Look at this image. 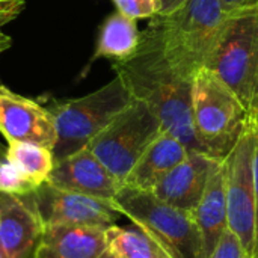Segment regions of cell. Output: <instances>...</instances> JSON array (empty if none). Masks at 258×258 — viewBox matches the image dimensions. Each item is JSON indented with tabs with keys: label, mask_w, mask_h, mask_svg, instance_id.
I'll return each mask as SVG.
<instances>
[{
	"label": "cell",
	"mask_w": 258,
	"mask_h": 258,
	"mask_svg": "<svg viewBox=\"0 0 258 258\" xmlns=\"http://www.w3.org/2000/svg\"><path fill=\"white\" fill-rule=\"evenodd\" d=\"M113 70L132 97L156 113L163 132L178 139L190 153L206 154L194 125L192 79L180 76L171 67L151 23L141 33L138 50L130 57L113 62Z\"/></svg>",
	"instance_id": "cell-1"
},
{
	"label": "cell",
	"mask_w": 258,
	"mask_h": 258,
	"mask_svg": "<svg viewBox=\"0 0 258 258\" xmlns=\"http://www.w3.org/2000/svg\"><path fill=\"white\" fill-rule=\"evenodd\" d=\"M227 20L219 0H187L168 15L153 17L151 24L171 67L194 80L206 67Z\"/></svg>",
	"instance_id": "cell-2"
},
{
	"label": "cell",
	"mask_w": 258,
	"mask_h": 258,
	"mask_svg": "<svg viewBox=\"0 0 258 258\" xmlns=\"http://www.w3.org/2000/svg\"><path fill=\"white\" fill-rule=\"evenodd\" d=\"M192 115L206 154L224 160L242 136L249 110L210 70H200L192 80Z\"/></svg>",
	"instance_id": "cell-3"
},
{
	"label": "cell",
	"mask_w": 258,
	"mask_h": 258,
	"mask_svg": "<svg viewBox=\"0 0 258 258\" xmlns=\"http://www.w3.org/2000/svg\"><path fill=\"white\" fill-rule=\"evenodd\" d=\"M132 101L130 91L116 76L107 85L85 97L59 101L48 107L57 133L51 150L54 163L86 148Z\"/></svg>",
	"instance_id": "cell-4"
},
{
	"label": "cell",
	"mask_w": 258,
	"mask_h": 258,
	"mask_svg": "<svg viewBox=\"0 0 258 258\" xmlns=\"http://www.w3.org/2000/svg\"><path fill=\"white\" fill-rule=\"evenodd\" d=\"M112 203L136 227L156 237L174 258H206L194 213L159 200L151 190L122 186Z\"/></svg>",
	"instance_id": "cell-5"
},
{
	"label": "cell",
	"mask_w": 258,
	"mask_h": 258,
	"mask_svg": "<svg viewBox=\"0 0 258 258\" xmlns=\"http://www.w3.org/2000/svg\"><path fill=\"white\" fill-rule=\"evenodd\" d=\"M162 132L156 113L144 101L133 98L88 148L124 184L128 172Z\"/></svg>",
	"instance_id": "cell-6"
},
{
	"label": "cell",
	"mask_w": 258,
	"mask_h": 258,
	"mask_svg": "<svg viewBox=\"0 0 258 258\" xmlns=\"http://www.w3.org/2000/svg\"><path fill=\"white\" fill-rule=\"evenodd\" d=\"M204 68L251 109L258 82V12L228 17Z\"/></svg>",
	"instance_id": "cell-7"
},
{
	"label": "cell",
	"mask_w": 258,
	"mask_h": 258,
	"mask_svg": "<svg viewBox=\"0 0 258 258\" xmlns=\"http://www.w3.org/2000/svg\"><path fill=\"white\" fill-rule=\"evenodd\" d=\"M258 121L249 115L248 124L234 148L224 159L227 180L228 228L239 237L248 257L255 251V181L254 156Z\"/></svg>",
	"instance_id": "cell-8"
},
{
	"label": "cell",
	"mask_w": 258,
	"mask_h": 258,
	"mask_svg": "<svg viewBox=\"0 0 258 258\" xmlns=\"http://www.w3.org/2000/svg\"><path fill=\"white\" fill-rule=\"evenodd\" d=\"M42 225H83L110 228L122 216L112 200L57 189L47 181L30 194Z\"/></svg>",
	"instance_id": "cell-9"
},
{
	"label": "cell",
	"mask_w": 258,
	"mask_h": 258,
	"mask_svg": "<svg viewBox=\"0 0 258 258\" xmlns=\"http://www.w3.org/2000/svg\"><path fill=\"white\" fill-rule=\"evenodd\" d=\"M0 132L8 142H30L53 150L57 133L48 109L0 86Z\"/></svg>",
	"instance_id": "cell-10"
},
{
	"label": "cell",
	"mask_w": 258,
	"mask_h": 258,
	"mask_svg": "<svg viewBox=\"0 0 258 258\" xmlns=\"http://www.w3.org/2000/svg\"><path fill=\"white\" fill-rule=\"evenodd\" d=\"M47 183L57 189L103 200H113L124 186L88 147L56 162Z\"/></svg>",
	"instance_id": "cell-11"
},
{
	"label": "cell",
	"mask_w": 258,
	"mask_h": 258,
	"mask_svg": "<svg viewBox=\"0 0 258 258\" xmlns=\"http://www.w3.org/2000/svg\"><path fill=\"white\" fill-rule=\"evenodd\" d=\"M44 225L30 195L0 192V252L3 258H33Z\"/></svg>",
	"instance_id": "cell-12"
},
{
	"label": "cell",
	"mask_w": 258,
	"mask_h": 258,
	"mask_svg": "<svg viewBox=\"0 0 258 258\" xmlns=\"http://www.w3.org/2000/svg\"><path fill=\"white\" fill-rule=\"evenodd\" d=\"M216 162V159L207 154L189 153L187 157L169 171L151 192L159 200L177 209L195 213Z\"/></svg>",
	"instance_id": "cell-13"
},
{
	"label": "cell",
	"mask_w": 258,
	"mask_h": 258,
	"mask_svg": "<svg viewBox=\"0 0 258 258\" xmlns=\"http://www.w3.org/2000/svg\"><path fill=\"white\" fill-rule=\"evenodd\" d=\"M109 248L107 230L83 225H44L33 258H100Z\"/></svg>",
	"instance_id": "cell-14"
},
{
	"label": "cell",
	"mask_w": 258,
	"mask_h": 258,
	"mask_svg": "<svg viewBox=\"0 0 258 258\" xmlns=\"http://www.w3.org/2000/svg\"><path fill=\"white\" fill-rule=\"evenodd\" d=\"M194 216L201 231L204 255L206 258H210L222 234L228 228L227 180H225L224 160H218L215 163L206 192Z\"/></svg>",
	"instance_id": "cell-15"
},
{
	"label": "cell",
	"mask_w": 258,
	"mask_h": 258,
	"mask_svg": "<svg viewBox=\"0 0 258 258\" xmlns=\"http://www.w3.org/2000/svg\"><path fill=\"white\" fill-rule=\"evenodd\" d=\"M190 151L178 139L166 132H162L128 172L124 180V186L141 190H153L169 171L187 157Z\"/></svg>",
	"instance_id": "cell-16"
},
{
	"label": "cell",
	"mask_w": 258,
	"mask_h": 258,
	"mask_svg": "<svg viewBox=\"0 0 258 258\" xmlns=\"http://www.w3.org/2000/svg\"><path fill=\"white\" fill-rule=\"evenodd\" d=\"M139 42L141 32L138 30L136 20L115 12L109 15L100 27L92 60L98 57H107L113 62L124 60L138 50Z\"/></svg>",
	"instance_id": "cell-17"
},
{
	"label": "cell",
	"mask_w": 258,
	"mask_h": 258,
	"mask_svg": "<svg viewBox=\"0 0 258 258\" xmlns=\"http://www.w3.org/2000/svg\"><path fill=\"white\" fill-rule=\"evenodd\" d=\"M109 248L119 258H174L150 233L139 227L107 228Z\"/></svg>",
	"instance_id": "cell-18"
},
{
	"label": "cell",
	"mask_w": 258,
	"mask_h": 258,
	"mask_svg": "<svg viewBox=\"0 0 258 258\" xmlns=\"http://www.w3.org/2000/svg\"><path fill=\"white\" fill-rule=\"evenodd\" d=\"M6 157L38 186L47 181L54 166L51 150L30 142H9Z\"/></svg>",
	"instance_id": "cell-19"
},
{
	"label": "cell",
	"mask_w": 258,
	"mask_h": 258,
	"mask_svg": "<svg viewBox=\"0 0 258 258\" xmlns=\"http://www.w3.org/2000/svg\"><path fill=\"white\" fill-rule=\"evenodd\" d=\"M36 187L38 184L26 177L8 157L0 160V192L27 197L33 194Z\"/></svg>",
	"instance_id": "cell-20"
},
{
	"label": "cell",
	"mask_w": 258,
	"mask_h": 258,
	"mask_svg": "<svg viewBox=\"0 0 258 258\" xmlns=\"http://www.w3.org/2000/svg\"><path fill=\"white\" fill-rule=\"evenodd\" d=\"M118 12L132 20L153 18L157 15V0H113Z\"/></svg>",
	"instance_id": "cell-21"
},
{
	"label": "cell",
	"mask_w": 258,
	"mask_h": 258,
	"mask_svg": "<svg viewBox=\"0 0 258 258\" xmlns=\"http://www.w3.org/2000/svg\"><path fill=\"white\" fill-rule=\"evenodd\" d=\"M210 258H249L246 251L243 249L239 237L227 228L222 234L219 243L216 245L215 251L212 252Z\"/></svg>",
	"instance_id": "cell-22"
},
{
	"label": "cell",
	"mask_w": 258,
	"mask_h": 258,
	"mask_svg": "<svg viewBox=\"0 0 258 258\" xmlns=\"http://www.w3.org/2000/svg\"><path fill=\"white\" fill-rule=\"evenodd\" d=\"M219 5L228 17L258 12V0H219Z\"/></svg>",
	"instance_id": "cell-23"
},
{
	"label": "cell",
	"mask_w": 258,
	"mask_h": 258,
	"mask_svg": "<svg viewBox=\"0 0 258 258\" xmlns=\"http://www.w3.org/2000/svg\"><path fill=\"white\" fill-rule=\"evenodd\" d=\"M24 8V0H0V26L12 21Z\"/></svg>",
	"instance_id": "cell-24"
},
{
	"label": "cell",
	"mask_w": 258,
	"mask_h": 258,
	"mask_svg": "<svg viewBox=\"0 0 258 258\" xmlns=\"http://www.w3.org/2000/svg\"><path fill=\"white\" fill-rule=\"evenodd\" d=\"M254 181H255V251L254 258H258V141L254 156Z\"/></svg>",
	"instance_id": "cell-25"
},
{
	"label": "cell",
	"mask_w": 258,
	"mask_h": 258,
	"mask_svg": "<svg viewBox=\"0 0 258 258\" xmlns=\"http://www.w3.org/2000/svg\"><path fill=\"white\" fill-rule=\"evenodd\" d=\"M186 2L187 0H157V8H159L157 15H168L175 9H178L180 6H183Z\"/></svg>",
	"instance_id": "cell-26"
},
{
	"label": "cell",
	"mask_w": 258,
	"mask_h": 258,
	"mask_svg": "<svg viewBox=\"0 0 258 258\" xmlns=\"http://www.w3.org/2000/svg\"><path fill=\"white\" fill-rule=\"evenodd\" d=\"M11 44H12V39H11L8 35H5L3 32H0V54H2L5 50H8V48L11 47Z\"/></svg>",
	"instance_id": "cell-27"
},
{
	"label": "cell",
	"mask_w": 258,
	"mask_h": 258,
	"mask_svg": "<svg viewBox=\"0 0 258 258\" xmlns=\"http://www.w3.org/2000/svg\"><path fill=\"white\" fill-rule=\"evenodd\" d=\"M249 115L252 118H255L258 121V82H257V89H255V95H254V101L251 104V109H249Z\"/></svg>",
	"instance_id": "cell-28"
},
{
	"label": "cell",
	"mask_w": 258,
	"mask_h": 258,
	"mask_svg": "<svg viewBox=\"0 0 258 258\" xmlns=\"http://www.w3.org/2000/svg\"><path fill=\"white\" fill-rule=\"evenodd\" d=\"M100 258H119V257H118V255H116V254H115V252H113L110 248H107V249H106V251H104V252L100 255Z\"/></svg>",
	"instance_id": "cell-29"
},
{
	"label": "cell",
	"mask_w": 258,
	"mask_h": 258,
	"mask_svg": "<svg viewBox=\"0 0 258 258\" xmlns=\"http://www.w3.org/2000/svg\"><path fill=\"white\" fill-rule=\"evenodd\" d=\"M5 157H6V148L0 144V160L5 159Z\"/></svg>",
	"instance_id": "cell-30"
},
{
	"label": "cell",
	"mask_w": 258,
	"mask_h": 258,
	"mask_svg": "<svg viewBox=\"0 0 258 258\" xmlns=\"http://www.w3.org/2000/svg\"><path fill=\"white\" fill-rule=\"evenodd\" d=\"M0 258H3V255H2V252H0Z\"/></svg>",
	"instance_id": "cell-31"
},
{
	"label": "cell",
	"mask_w": 258,
	"mask_h": 258,
	"mask_svg": "<svg viewBox=\"0 0 258 258\" xmlns=\"http://www.w3.org/2000/svg\"><path fill=\"white\" fill-rule=\"evenodd\" d=\"M0 27H2V26H0ZM0 32H2V30H0Z\"/></svg>",
	"instance_id": "cell-32"
}]
</instances>
